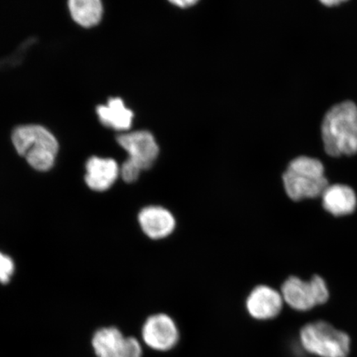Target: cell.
Masks as SVG:
<instances>
[{
  "instance_id": "7a4b0ae2",
  "label": "cell",
  "mask_w": 357,
  "mask_h": 357,
  "mask_svg": "<svg viewBox=\"0 0 357 357\" xmlns=\"http://www.w3.org/2000/svg\"><path fill=\"white\" fill-rule=\"evenodd\" d=\"M17 153L25 158L31 167L47 172L54 166L59 144L53 134L40 125H24L12 134Z\"/></svg>"
},
{
  "instance_id": "30bf717a",
  "label": "cell",
  "mask_w": 357,
  "mask_h": 357,
  "mask_svg": "<svg viewBox=\"0 0 357 357\" xmlns=\"http://www.w3.org/2000/svg\"><path fill=\"white\" fill-rule=\"evenodd\" d=\"M84 177L89 189L97 192L108 190L120 175V167L114 159L92 156L86 165Z\"/></svg>"
},
{
  "instance_id": "8fae6325",
  "label": "cell",
  "mask_w": 357,
  "mask_h": 357,
  "mask_svg": "<svg viewBox=\"0 0 357 357\" xmlns=\"http://www.w3.org/2000/svg\"><path fill=\"white\" fill-rule=\"evenodd\" d=\"M322 199L325 211L336 217L354 213L357 205L355 191L346 185H328L322 195Z\"/></svg>"
},
{
  "instance_id": "277c9868",
  "label": "cell",
  "mask_w": 357,
  "mask_h": 357,
  "mask_svg": "<svg viewBox=\"0 0 357 357\" xmlns=\"http://www.w3.org/2000/svg\"><path fill=\"white\" fill-rule=\"evenodd\" d=\"M300 339L303 349L320 357H347L350 351V337L324 321L307 324Z\"/></svg>"
},
{
  "instance_id": "4fadbf2b",
  "label": "cell",
  "mask_w": 357,
  "mask_h": 357,
  "mask_svg": "<svg viewBox=\"0 0 357 357\" xmlns=\"http://www.w3.org/2000/svg\"><path fill=\"white\" fill-rule=\"evenodd\" d=\"M124 340L118 328H104L93 335L92 346L98 357H120Z\"/></svg>"
},
{
  "instance_id": "52a82bcc",
  "label": "cell",
  "mask_w": 357,
  "mask_h": 357,
  "mask_svg": "<svg viewBox=\"0 0 357 357\" xmlns=\"http://www.w3.org/2000/svg\"><path fill=\"white\" fill-rule=\"evenodd\" d=\"M119 144L127 151V160L142 171L149 169L158 158L159 147L149 132L137 131L121 134L117 137Z\"/></svg>"
},
{
  "instance_id": "ba28073f",
  "label": "cell",
  "mask_w": 357,
  "mask_h": 357,
  "mask_svg": "<svg viewBox=\"0 0 357 357\" xmlns=\"http://www.w3.org/2000/svg\"><path fill=\"white\" fill-rule=\"evenodd\" d=\"M284 303L280 291L269 285L261 284L250 292L245 301V309L254 319L267 321L280 314Z\"/></svg>"
},
{
  "instance_id": "9a60e30c",
  "label": "cell",
  "mask_w": 357,
  "mask_h": 357,
  "mask_svg": "<svg viewBox=\"0 0 357 357\" xmlns=\"http://www.w3.org/2000/svg\"><path fill=\"white\" fill-rule=\"evenodd\" d=\"M15 262L10 257L0 252V283L10 282L13 273H15Z\"/></svg>"
},
{
  "instance_id": "7c38bea8",
  "label": "cell",
  "mask_w": 357,
  "mask_h": 357,
  "mask_svg": "<svg viewBox=\"0 0 357 357\" xmlns=\"http://www.w3.org/2000/svg\"><path fill=\"white\" fill-rule=\"evenodd\" d=\"M96 113L102 125L114 130L126 131L132 126L133 112L120 98H111L106 105L98 106Z\"/></svg>"
},
{
  "instance_id": "3957f363",
  "label": "cell",
  "mask_w": 357,
  "mask_h": 357,
  "mask_svg": "<svg viewBox=\"0 0 357 357\" xmlns=\"http://www.w3.org/2000/svg\"><path fill=\"white\" fill-rule=\"evenodd\" d=\"M284 190L289 199L301 201L322 196L328 188L324 164L310 156H298L289 163L283 175Z\"/></svg>"
},
{
  "instance_id": "ac0fdd59",
  "label": "cell",
  "mask_w": 357,
  "mask_h": 357,
  "mask_svg": "<svg viewBox=\"0 0 357 357\" xmlns=\"http://www.w3.org/2000/svg\"><path fill=\"white\" fill-rule=\"evenodd\" d=\"M172 3L181 8H188L197 3V1L195 0H176V1H172Z\"/></svg>"
},
{
  "instance_id": "8992f818",
  "label": "cell",
  "mask_w": 357,
  "mask_h": 357,
  "mask_svg": "<svg viewBox=\"0 0 357 357\" xmlns=\"http://www.w3.org/2000/svg\"><path fill=\"white\" fill-rule=\"evenodd\" d=\"M142 337L151 349L168 351L178 344L180 331L171 316L156 314L150 316L142 326Z\"/></svg>"
},
{
  "instance_id": "e0dca14e",
  "label": "cell",
  "mask_w": 357,
  "mask_h": 357,
  "mask_svg": "<svg viewBox=\"0 0 357 357\" xmlns=\"http://www.w3.org/2000/svg\"><path fill=\"white\" fill-rule=\"evenodd\" d=\"M142 169L138 168L128 160H125L122 167H120V176L127 183L135 182L139 178Z\"/></svg>"
},
{
  "instance_id": "6da1fadb",
  "label": "cell",
  "mask_w": 357,
  "mask_h": 357,
  "mask_svg": "<svg viewBox=\"0 0 357 357\" xmlns=\"http://www.w3.org/2000/svg\"><path fill=\"white\" fill-rule=\"evenodd\" d=\"M321 133L326 153L337 158L357 153V105L351 100L335 105L326 113Z\"/></svg>"
},
{
  "instance_id": "5b68a950",
  "label": "cell",
  "mask_w": 357,
  "mask_h": 357,
  "mask_svg": "<svg viewBox=\"0 0 357 357\" xmlns=\"http://www.w3.org/2000/svg\"><path fill=\"white\" fill-rule=\"evenodd\" d=\"M284 303L296 311H309L328 301L329 290L319 275L305 281L291 276L284 281L280 289Z\"/></svg>"
},
{
  "instance_id": "5bb4252c",
  "label": "cell",
  "mask_w": 357,
  "mask_h": 357,
  "mask_svg": "<svg viewBox=\"0 0 357 357\" xmlns=\"http://www.w3.org/2000/svg\"><path fill=\"white\" fill-rule=\"evenodd\" d=\"M68 6L73 19L84 28L97 25L102 19V6L100 0H70Z\"/></svg>"
},
{
  "instance_id": "d6986e66",
  "label": "cell",
  "mask_w": 357,
  "mask_h": 357,
  "mask_svg": "<svg viewBox=\"0 0 357 357\" xmlns=\"http://www.w3.org/2000/svg\"><path fill=\"white\" fill-rule=\"evenodd\" d=\"M342 2V0H326V1H321V3H324V6L328 7L338 6V4H340Z\"/></svg>"
},
{
  "instance_id": "9c48e42d",
  "label": "cell",
  "mask_w": 357,
  "mask_h": 357,
  "mask_svg": "<svg viewBox=\"0 0 357 357\" xmlns=\"http://www.w3.org/2000/svg\"><path fill=\"white\" fill-rule=\"evenodd\" d=\"M138 222L142 231L153 240L168 238L176 227L174 214L160 205H150L142 208L138 214Z\"/></svg>"
},
{
  "instance_id": "2e32d148",
  "label": "cell",
  "mask_w": 357,
  "mask_h": 357,
  "mask_svg": "<svg viewBox=\"0 0 357 357\" xmlns=\"http://www.w3.org/2000/svg\"><path fill=\"white\" fill-rule=\"evenodd\" d=\"M142 348L137 339L132 337H125L120 357H142Z\"/></svg>"
}]
</instances>
